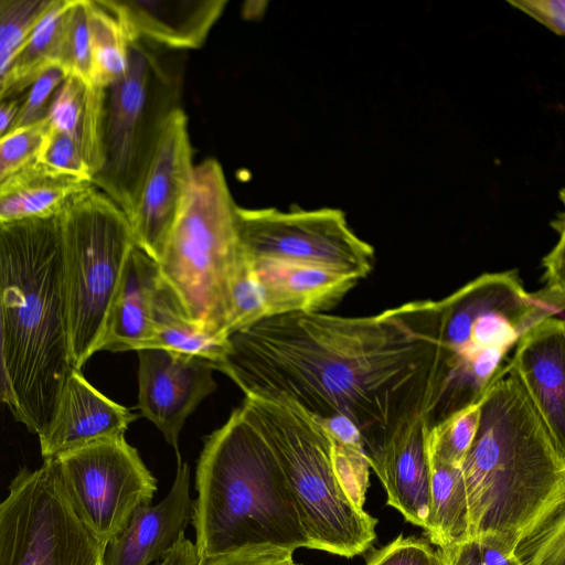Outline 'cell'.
<instances>
[{
	"instance_id": "7a4b0ae2",
	"label": "cell",
	"mask_w": 565,
	"mask_h": 565,
	"mask_svg": "<svg viewBox=\"0 0 565 565\" xmlns=\"http://www.w3.org/2000/svg\"><path fill=\"white\" fill-rule=\"evenodd\" d=\"M480 398L478 429L460 468L463 537L492 539L513 552L532 527L565 507V440L510 360Z\"/></svg>"
},
{
	"instance_id": "4fadbf2b",
	"label": "cell",
	"mask_w": 565,
	"mask_h": 565,
	"mask_svg": "<svg viewBox=\"0 0 565 565\" xmlns=\"http://www.w3.org/2000/svg\"><path fill=\"white\" fill-rule=\"evenodd\" d=\"M194 168L188 118L179 108L162 130L129 217L136 246L156 263L186 199Z\"/></svg>"
},
{
	"instance_id": "4dcf8cb0",
	"label": "cell",
	"mask_w": 565,
	"mask_h": 565,
	"mask_svg": "<svg viewBox=\"0 0 565 565\" xmlns=\"http://www.w3.org/2000/svg\"><path fill=\"white\" fill-rule=\"evenodd\" d=\"M56 0H0V88L11 61Z\"/></svg>"
},
{
	"instance_id": "e575fe53",
	"label": "cell",
	"mask_w": 565,
	"mask_h": 565,
	"mask_svg": "<svg viewBox=\"0 0 565 565\" xmlns=\"http://www.w3.org/2000/svg\"><path fill=\"white\" fill-rule=\"evenodd\" d=\"M38 161L57 172L92 183V169L75 142L63 134L49 130Z\"/></svg>"
},
{
	"instance_id": "5bb4252c",
	"label": "cell",
	"mask_w": 565,
	"mask_h": 565,
	"mask_svg": "<svg viewBox=\"0 0 565 565\" xmlns=\"http://www.w3.org/2000/svg\"><path fill=\"white\" fill-rule=\"evenodd\" d=\"M138 402L136 408L161 431L177 454L186 418L217 385L212 361L162 349L137 351Z\"/></svg>"
},
{
	"instance_id": "1f68e13d",
	"label": "cell",
	"mask_w": 565,
	"mask_h": 565,
	"mask_svg": "<svg viewBox=\"0 0 565 565\" xmlns=\"http://www.w3.org/2000/svg\"><path fill=\"white\" fill-rule=\"evenodd\" d=\"M512 553L521 565H565V507L532 527Z\"/></svg>"
},
{
	"instance_id": "b9f144b4",
	"label": "cell",
	"mask_w": 565,
	"mask_h": 565,
	"mask_svg": "<svg viewBox=\"0 0 565 565\" xmlns=\"http://www.w3.org/2000/svg\"><path fill=\"white\" fill-rule=\"evenodd\" d=\"M0 404H4L10 411L13 409L14 398L9 385L3 354V311L0 294Z\"/></svg>"
},
{
	"instance_id": "30bf717a",
	"label": "cell",
	"mask_w": 565,
	"mask_h": 565,
	"mask_svg": "<svg viewBox=\"0 0 565 565\" xmlns=\"http://www.w3.org/2000/svg\"><path fill=\"white\" fill-rule=\"evenodd\" d=\"M105 550L76 512L55 459L17 473L0 502V565H103Z\"/></svg>"
},
{
	"instance_id": "83f0119b",
	"label": "cell",
	"mask_w": 565,
	"mask_h": 565,
	"mask_svg": "<svg viewBox=\"0 0 565 565\" xmlns=\"http://www.w3.org/2000/svg\"><path fill=\"white\" fill-rule=\"evenodd\" d=\"M481 413L480 396L439 423L426 426L425 448L440 461L460 469L473 443Z\"/></svg>"
},
{
	"instance_id": "74e56055",
	"label": "cell",
	"mask_w": 565,
	"mask_h": 565,
	"mask_svg": "<svg viewBox=\"0 0 565 565\" xmlns=\"http://www.w3.org/2000/svg\"><path fill=\"white\" fill-rule=\"evenodd\" d=\"M545 286L539 292L543 301L556 313L564 310L565 281H564V226L559 230V241L544 257Z\"/></svg>"
},
{
	"instance_id": "5b68a950",
	"label": "cell",
	"mask_w": 565,
	"mask_h": 565,
	"mask_svg": "<svg viewBox=\"0 0 565 565\" xmlns=\"http://www.w3.org/2000/svg\"><path fill=\"white\" fill-rule=\"evenodd\" d=\"M242 406L271 447L295 500L309 548L353 557L376 537L377 520L341 486L332 439L319 422L285 399L245 396Z\"/></svg>"
},
{
	"instance_id": "f1b7e54d",
	"label": "cell",
	"mask_w": 565,
	"mask_h": 565,
	"mask_svg": "<svg viewBox=\"0 0 565 565\" xmlns=\"http://www.w3.org/2000/svg\"><path fill=\"white\" fill-rule=\"evenodd\" d=\"M228 302L227 338L269 317L264 287L253 263L245 255L232 276Z\"/></svg>"
},
{
	"instance_id": "44dd1931",
	"label": "cell",
	"mask_w": 565,
	"mask_h": 565,
	"mask_svg": "<svg viewBox=\"0 0 565 565\" xmlns=\"http://www.w3.org/2000/svg\"><path fill=\"white\" fill-rule=\"evenodd\" d=\"M264 287L269 317L333 308L358 279L326 268L276 262H252Z\"/></svg>"
},
{
	"instance_id": "4316f807",
	"label": "cell",
	"mask_w": 565,
	"mask_h": 565,
	"mask_svg": "<svg viewBox=\"0 0 565 565\" xmlns=\"http://www.w3.org/2000/svg\"><path fill=\"white\" fill-rule=\"evenodd\" d=\"M90 38V83L106 88L129 64V39L118 20L99 2L87 0Z\"/></svg>"
},
{
	"instance_id": "9c48e42d",
	"label": "cell",
	"mask_w": 565,
	"mask_h": 565,
	"mask_svg": "<svg viewBox=\"0 0 565 565\" xmlns=\"http://www.w3.org/2000/svg\"><path fill=\"white\" fill-rule=\"evenodd\" d=\"M447 351L440 403L458 409L479 396L468 375L472 359L489 350L508 354L533 324L556 313L527 292L516 270L483 274L438 301Z\"/></svg>"
},
{
	"instance_id": "7c38bea8",
	"label": "cell",
	"mask_w": 565,
	"mask_h": 565,
	"mask_svg": "<svg viewBox=\"0 0 565 565\" xmlns=\"http://www.w3.org/2000/svg\"><path fill=\"white\" fill-rule=\"evenodd\" d=\"M55 460L76 512L106 546L157 491L154 477L125 436L92 443Z\"/></svg>"
},
{
	"instance_id": "ba28073f",
	"label": "cell",
	"mask_w": 565,
	"mask_h": 565,
	"mask_svg": "<svg viewBox=\"0 0 565 565\" xmlns=\"http://www.w3.org/2000/svg\"><path fill=\"white\" fill-rule=\"evenodd\" d=\"M73 369L99 351L106 321L136 247L127 215L94 185L57 215Z\"/></svg>"
},
{
	"instance_id": "ab89813d",
	"label": "cell",
	"mask_w": 565,
	"mask_h": 565,
	"mask_svg": "<svg viewBox=\"0 0 565 565\" xmlns=\"http://www.w3.org/2000/svg\"><path fill=\"white\" fill-rule=\"evenodd\" d=\"M552 32L563 35L565 31L564 0H519L509 1Z\"/></svg>"
},
{
	"instance_id": "9a60e30c",
	"label": "cell",
	"mask_w": 565,
	"mask_h": 565,
	"mask_svg": "<svg viewBox=\"0 0 565 565\" xmlns=\"http://www.w3.org/2000/svg\"><path fill=\"white\" fill-rule=\"evenodd\" d=\"M136 418L128 408L96 390L81 370H73L49 425L38 435L43 460L95 441L125 436Z\"/></svg>"
},
{
	"instance_id": "603a6c76",
	"label": "cell",
	"mask_w": 565,
	"mask_h": 565,
	"mask_svg": "<svg viewBox=\"0 0 565 565\" xmlns=\"http://www.w3.org/2000/svg\"><path fill=\"white\" fill-rule=\"evenodd\" d=\"M104 100V88L74 76L65 77L55 90L45 117L51 130L75 142L94 175L103 162Z\"/></svg>"
},
{
	"instance_id": "52a82bcc",
	"label": "cell",
	"mask_w": 565,
	"mask_h": 565,
	"mask_svg": "<svg viewBox=\"0 0 565 565\" xmlns=\"http://www.w3.org/2000/svg\"><path fill=\"white\" fill-rule=\"evenodd\" d=\"M172 52L146 40H129L126 73L104 88L103 162L92 184L128 220L162 130L181 108V68Z\"/></svg>"
},
{
	"instance_id": "2e32d148",
	"label": "cell",
	"mask_w": 565,
	"mask_h": 565,
	"mask_svg": "<svg viewBox=\"0 0 565 565\" xmlns=\"http://www.w3.org/2000/svg\"><path fill=\"white\" fill-rule=\"evenodd\" d=\"M129 40L180 51L199 49L222 15L226 0H98Z\"/></svg>"
},
{
	"instance_id": "ee69618b",
	"label": "cell",
	"mask_w": 565,
	"mask_h": 565,
	"mask_svg": "<svg viewBox=\"0 0 565 565\" xmlns=\"http://www.w3.org/2000/svg\"><path fill=\"white\" fill-rule=\"evenodd\" d=\"M289 565H301V564H297V563L294 561V562H292L291 564H289Z\"/></svg>"
},
{
	"instance_id": "3957f363",
	"label": "cell",
	"mask_w": 565,
	"mask_h": 565,
	"mask_svg": "<svg viewBox=\"0 0 565 565\" xmlns=\"http://www.w3.org/2000/svg\"><path fill=\"white\" fill-rule=\"evenodd\" d=\"M3 354L11 413L30 433L49 425L72 373L57 215L0 224Z\"/></svg>"
},
{
	"instance_id": "8992f818",
	"label": "cell",
	"mask_w": 565,
	"mask_h": 565,
	"mask_svg": "<svg viewBox=\"0 0 565 565\" xmlns=\"http://www.w3.org/2000/svg\"><path fill=\"white\" fill-rule=\"evenodd\" d=\"M236 213L222 166L202 161L157 262L188 319L224 340L230 284L244 256Z\"/></svg>"
},
{
	"instance_id": "d4e9b609",
	"label": "cell",
	"mask_w": 565,
	"mask_h": 565,
	"mask_svg": "<svg viewBox=\"0 0 565 565\" xmlns=\"http://www.w3.org/2000/svg\"><path fill=\"white\" fill-rule=\"evenodd\" d=\"M153 317L154 332L146 349L204 358L215 366L225 359L230 340L209 333L190 321L162 279L156 295Z\"/></svg>"
},
{
	"instance_id": "ac0fdd59",
	"label": "cell",
	"mask_w": 565,
	"mask_h": 565,
	"mask_svg": "<svg viewBox=\"0 0 565 565\" xmlns=\"http://www.w3.org/2000/svg\"><path fill=\"white\" fill-rule=\"evenodd\" d=\"M426 417L415 418L365 451L387 495V504L406 521L426 527L429 514V468L425 449ZM430 426V425H429Z\"/></svg>"
},
{
	"instance_id": "e0dca14e",
	"label": "cell",
	"mask_w": 565,
	"mask_h": 565,
	"mask_svg": "<svg viewBox=\"0 0 565 565\" xmlns=\"http://www.w3.org/2000/svg\"><path fill=\"white\" fill-rule=\"evenodd\" d=\"M177 461L174 482L167 497L134 512L126 527L107 544L103 565H150L184 535L193 507L190 469L181 456Z\"/></svg>"
},
{
	"instance_id": "d6a6232c",
	"label": "cell",
	"mask_w": 565,
	"mask_h": 565,
	"mask_svg": "<svg viewBox=\"0 0 565 565\" xmlns=\"http://www.w3.org/2000/svg\"><path fill=\"white\" fill-rule=\"evenodd\" d=\"M49 130L44 118L0 138V184L38 160Z\"/></svg>"
},
{
	"instance_id": "f35d334b",
	"label": "cell",
	"mask_w": 565,
	"mask_h": 565,
	"mask_svg": "<svg viewBox=\"0 0 565 565\" xmlns=\"http://www.w3.org/2000/svg\"><path fill=\"white\" fill-rule=\"evenodd\" d=\"M294 553L280 548H250L201 559L199 565H289Z\"/></svg>"
},
{
	"instance_id": "cb8c5ba5",
	"label": "cell",
	"mask_w": 565,
	"mask_h": 565,
	"mask_svg": "<svg viewBox=\"0 0 565 565\" xmlns=\"http://www.w3.org/2000/svg\"><path fill=\"white\" fill-rule=\"evenodd\" d=\"M72 0H56L14 54L0 89V102L20 97L46 71L57 68L66 10Z\"/></svg>"
},
{
	"instance_id": "836d02e7",
	"label": "cell",
	"mask_w": 565,
	"mask_h": 565,
	"mask_svg": "<svg viewBox=\"0 0 565 565\" xmlns=\"http://www.w3.org/2000/svg\"><path fill=\"white\" fill-rule=\"evenodd\" d=\"M443 565H521L512 552L492 539H459L438 548Z\"/></svg>"
},
{
	"instance_id": "ffe728a7",
	"label": "cell",
	"mask_w": 565,
	"mask_h": 565,
	"mask_svg": "<svg viewBox=\"0 0 565 565\" xmlns=\"http://www.w3.org/2000/svg\"><path fill=\"white\" fill-rule=\"evenodd\" d=\"M160 280L157 263L136 246L110 307L99 351L147 348L154 332V300Z\"/></svg>"
},
{
	"instance_id": "d6986e66",
	"label": "cell",
	"mask_w": 565,
	"mask_h": 565,
	"mask_svg": "<svg viewBox=\"0 0 565 565\" xmlns=\"http://www.w3.org/2000/svg\"><path fill=\"white\" fill-rule=\"evenodd\" d=\"M510 362L519 371L555 433L565 440V324L550 317L529 328Z\"/></svg>"
},
{
	"instance_id": "7bdbcfd3",
	"label": "cell",
	"mask_w": 565,
	"mask_h": 565,
	"mask_svg": "<svg viewBox=\"0 0 565 565\" xmlns=\"http://www.w3.org/2000/svg\"><path fill=\"white\" fill-rule=\"evenodd\" d=\"M23 96L0 102V138L10 132Z\"/></svg>"
},
{
	"instance_id": "484cf974",
	"label": "cell",
	"mask_w": 565,
	"mask_h": 565,
	"mask_svg": "<svg viewBox=\"0 0 565 565\" xmlns=\"http://www.w3.org/2000/svg\"><path fill=\"white\" fill-rule=\"evenodd\" d=\"M426 456L429 468V514L425 531L429 541L443 548L466 534V491L460 469L440 461L427 451Z\"/></svg>"
},
{
	"instance_id": "7402d4cb",
	"label": "cell",
	"mask_w": 565,
	"mask_h": 565,
	"mask_svg": "<svg viewBox=\"0 0 565 565\" xmlns=\"http://www.w3.org/2000/svg\"><path fill=\"white\" fill-rule=\"evenodd\" d=\"M90 185L36 160L0 184V224L56 216Z\"/></svg>"
},
{
	"instance_id": "8d00e7d4",
	"label": "cell",
	"mask_w": 565,
	"mask_h": 565,
	"mask_svg": "<svg viewBox=\"0 0 565 565\" xmlns=\"http://www.w3.org/2000/svg\"><path fill=\"white\" fill-rule=\"evenodd\" d=\"M65 79L58 68L42 74L25 92L10 131L32 126L46 117L51 99Z\"/></svg>"
},
{
	"instance_id": "f546056e",
	"label": "cell",
	"mask_w": 565,
	"mask_h": 565,
	"mask_svg": "<svg viewBox=\"0 0 565 565\" xmlns=\"http://www.w3.org/2000/svg\"><path fill=\"white\" fill-rule=\"evenodd\" d=\"M57 68L65 77L74 76L92 84L87 0H72L66 10L61 32Z\"/></svg>"
},
{
	"instance_id": "277c9868",
	"label": "cell",
	"mask_w": 565,
	"mask_h": 565,
	"mask_svg": "<svg viewBox=\"0 0 565 565\" xmlns=\"http://www.w3.org/2000/svg\"><path fill=\"white\" fill-rule=\"evenodd\" d=\"M195 489L200 561L250 548H309L280 465L243 406L205 438Z\"/></svg>"
},
{
	"instance_id": "6da1fadb",
	"label": "cell",
	"mask_w": 565,
	"mask_h": 565,
	"mask_svg": "<svg viewBox=\"0 0 565 565\" xmlns=\"http://www.w3.org/2000/svg\"><path fill=\"white\" fill-rule=\"evenodd\" d=\"M441 328L434 300L366 317L284 313L232 334L216 370L245 396L348 417L367 451L415 418L430 425L447 374Z\"/></svg>"
},
{
	"instance_id": "8fae6325",
	"label": "cell",
	"mask_w": 565,
	"mask_h": 565,
	"mask_svg": "<svg viewBox=\"0 0 565 565\" xmlns=\"http://www.w3.org/2000/svg\"><path fill=\"white\" fill-rule=\"evenodd\" d=\"M242 250L250 262L326 268L358 280L374 263V248L349 226L337 209L279 211L237 206Z\"/></svg>"
},
{
	"instance_id": "d590c367",
	"label": "cell",
	"mask_w": 565,
	"mask_h": 565,
	"mask_svg": "<svg viewBox=\"0 0 565 565\" xmlns=\"http://www.w3.org/2000/svg\"><path fill=\"white\" fill-rule=\"evenodd\" d=\"M365 565H443L438 551L427 542L398 535L380 550L373 551Z\"/></svg>"
},
{
	"instance_id": "60d3db41",
	"label": "cell",
	"mask_w": 565,
	"mask_h": 565,
	"mask_svg": "<svg viewBox=\"0 0 565 565\" xmlns=\"http://www.w3.org/2000/svg\"><path fill=\"white\" fill-rule=\"evenodd\" d=\"M200 558L195 544L185 536L153 565H199Z\"/></svg>"
}]
</instances>
